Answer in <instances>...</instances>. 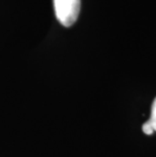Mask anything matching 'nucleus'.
Masks as SVG:
<instances>
[{
  "label": "nucleus",
  "mask_w": 156,
  "mask_h": 157,
  "mask_svg": "<svg viewBox=\"0 0 156 157\" xmlns=\"http://www.w3.org/2000/svg\"><path fill=\"white\" fill-rule=\"evenodd\" d=\"M80 0H54L56 17L62 25L71 26L80 12Z\"/></svg>",
  "instance_id": "obj_1"
},
{
  "label": "nucleus",
  "mask_w": 156,
  "mask_h": 157,
  "mask_svg": "<svg viewBox=\"0 0 156 157\" xmlns=\"http://www.w3.org/2000/svg\"><path fill=\"white\" fill-rule=\"evenodd\" d=\"M142 130H143V133L146 135H152L154 132H156V98L151 106L150 119L146 123H144Z\"/></svg>",
  "instance_id": "obj_2"
}]
</instances>
